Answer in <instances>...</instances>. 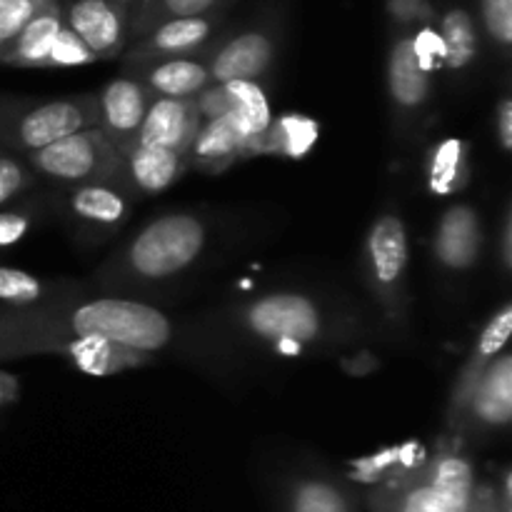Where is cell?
Returning a JSON list of instances; mask_svg holds the SVG:
<instances>
[{
  "mask_svg": "<svg viewBox=\"0 0 512 512\" xmlns=\"http://www.w3.org/2000/svg\"><path fill=\"white\" fill-rule=\"evenodd\" d=\"M200 125H203V118H200L195 98H158L155 95L135 143L158 145V148L175 150L188 158Z\"/></svg>",
  "mask_w": 512,
  "mask_h": 512,
  "instance_id": "7c38bea8",
  "label": "cell"
},
{
  "mask_svg": "<svg viewBox=\"0 0 512 512\" xmlns=\"http://www.w3.org/2000/svg\"><path fill=\"white\" fill-rule=\"evenodd\" d=\"M220 3L223 0H145L143 8L135 13L133 23H130V35L140 38L168 20L210 15L220 8Z\"/></svg>",
  "mask_w": 512,
  "mask_h": 512,
  "instance_id": "83f0119b",
  "label": "cell"
},
{
  "mask_svg": "<svg viewBox=\"0 0 512 512\" xmlns=\"http://www.w3.org/2000/svg\"><path fill=\"white\" fill-rule=\"evenodd\" d=\"M23 158L35 175L68 188L85 183L120 185L123 155L100 128L80 130Z\"/></svg>",
  "mask_w": 512,
  "mask_h": 512,
  "instance_id": "277c9868",
  "label": "cell"
},
{
  "mask_svg": "<svg viewBox=\"0 0 512 512\" xmlns=\"http://www.w3.org/2000/svg\"><path fill=\"white\" fill-rule=\"evenodd\" d=\"M440 43H443V68L463 70L475 63L480 50V33L473 13L463 5H450L440 15Z\"/></svg>",
  "mask_w": 512,
  "mask_h": 512,
  "instance_id": "d4e9b609",
  "label": "cell"
},
{
  "mask_svg": "<svg viewBox=\"0 0 512 512\" xmlns=\"http://www.w3.org/2000/svg\"><path fill=\"white\" fill-rule=\"evenodd\" d=\"M208 243L205 223L193 213H168L145 225L120 253L128 280H168L185 273Z\"/></svg>",
  "mask_w": 512,
  "mask_h": 512,
  "instance_id": "7a4b0ae2",
  "label": "cell"
},
{
  "mask_svg": "<svg viewBox=\"0 0 512 512\" xmlns=\"http://www.w3.org/2000/svg\"><path fill=\"white\" fill-rule=\"evenodd\" d=\"M153 98L155 95L140 80L130 78V75H120V78L110 80L95 95V103H98V128L108 135V140L120 150V155L138 138V130L143 125L145 113H148Z\"/></svg>",
  "mask_w": 512,
  "mask_h": 512,
  "instance_id": "9c48e42d",
  "label": "cell"
},
{
  "mask_svg": "<svg viewBox=\"0 0 512 512\" xmlns=\"http://www.w3.org/2000/svg\"><path fill=\"white\" fill-rule=\"evenodd\" d=\"M88 63H95V55L63 25L58 38H55L53 48H50L48 58H45L43 68H73V65Z\"/></svg>",
  "mask_w": 512,
  "mask_h": 512,
  "instance_id": "e575fe53",
  "label": "cell"
},
{
  "mask_svg": "<svg viewBox=\"0 0 512 512\" xmlns=\"http://www.w3.org/2000/svg\"><path fill=\"white\" fill-rule=\"evenodd\" d=\"M288 512H353L350 500L335 483L323 478L295 480L288 493Z\"/></svg>",
  "mask_w": 512,
  "mask_h": 512,
  "instance_id": "f1b7e54d",
  "label": "cell"
},
{
  "mask_svg": "<svg viewBox=\"0 0 512 512\" xmlns=\"http://www.w3.org/2000/svg\"><path fill=\"white\" fill-rule=\"evenodd\" d=\"M408 228L400 215H380L365 238V275L390 323H403L408 310Z\"/></svg>",
  "mask_w": 512,
  "mask_h": 512,
  "instance_id": "5b68a950",
  "label": "cell"
},
{
  "mask_svg": "<svg viewBox=\"0 0 512 512\" xmlns=\"http://www.w3.org/2000/svg\"><path fill=\"white\" fill-rule=\"evenodd\" d=\"M130 78L140 80L158 98H198L210 83L208 68L195 58H168L128 63Z\"/></svg>",
  "mask_w": 512,
  "mask_h": 512,
  "instance_id": "ac0fdd59",
  "label": "cell"
},
{
  "mask_svg": "<svg viewBox=\"0 0 512 512\" xmlns=\"http://www.w3.org/2000/svg\"><path fill=\"white\" fill-rule=\"evenodd\" d=\"M243 158H253L250 140L245 138L233 115L225 113L220 118L203 120L193 145H190L188 168L193 165L200 173L218 175Z\"/></svg>",
  "mask_w": 512,
  "mask_h": 512,
  "instance_id": "2e32d148",
  "label": "cell"
},
{
  "mask_svg": "<svg viewBox=\"0 0 512 512\" xmlns=\"http://www.w3.org/2000/svg\"><path fill=\"white\" fill-rule=\"evenodd\" d=\"M88 128H98L95 95H75L48 103L0 100V145L15 155H28Z\"/></svg>",
  "mask_w": 512,
  "mask_h": 512,
  "instance_id": "3957f363",
  "label": "cell"
},
{
  "mask_svg": "<svg viewBox=\"0 0 512 512\" xmlns=\"http://www.w3.org/2000/svg\"><path fill=\"white\" fill-rule=\"evenodd\" d=\"M188 170V158L158 145H130L123 153L120 188L133 195H155L178 183Z\"/></svg>",
  "mask_w": 512,
  "mask_h": 512,
  "instance_id": "5bb4252c",
  "label": "cell"
},
{
  "mask_svg": "<svg viewBox=\"0 0 512 512\" xmlns=\"http://www.w3.org/2000/svg\"><path fill=\"white\" fill-rule=\"evenodd\" d=\"M512 418V355L500 353L483 378L475 385L470 395L468 413H465V430H478V433H490L500 430L510 423Z\"/></svg>",
  "mask_w": 512,
  "mask_h": 512,
  "instance_id": "4fadbf2b",
  "label": "cell"
},
{
  "mask_svg": "<svg viewBox=\"0 0 512 512\" xmlns=\"http://www.w3.org/2000/svg\"><path fill=\"white\" fill-rule=\"evenodd\" d=\"M512 333V308L508 303L500 305L493 313V318L488 320V325L480 333L478 343H475L473 353L465 360V365L460 368L458 380L453 385V395H450V410H448V425L455 433H463L465 413H468L470 395H473L475 385L483 378V373L488 370V365L503 353V348L508 345Z\"/></svg>",
  "mask_w": 512,
  "mask_h": 512,
  "instance_id": "30bf717a",
  "label": "cell"
},
{
  "mask_svg": "<svg viewBox=\"0 0 512 512\" xmlns=\"http://www.w3.org/2000/svg\"><path fill=\"white\" fill-rule=\"evenodd\" d=\"M480 18L488 38L508 53L512 45V0H480Z\"/></svg>",
  "mask_w": 512,
  "mask_h": 512,
  "instance_id": "1f68e13d",
  "label": "cell"
},
{
  "mask_svg": "<svg viewBox=\"0 0 512 512\" xmlns=\"http://www.w3.org/2000/svg\"><path fill=\"white\" fill-rule=\"evenodd\" d=\"M318 138V125L305 115H280L273 118L258 155H280V158H303Z\"/></svg>",
  "mask_w": 512,
  "mask_h": 512,
  "instance_id": "4316f807",
  "label": "cell"
},
{
  "mask_svg": "<svg viewBox=\"0 0 512 512\" xmlns=\"http://www.w3.org/2000/svg\"><path fill=\"white\" fill-rule=\"evenodd\" d=\"M63 28V5L60 0H48L23 30L10 40L8 48L0 53V65L13 68H43L55 38Z\"/></svg>",
  "mask_w": 512,
  "mask_h": 512,
  "instance_id": "ffe728a7",
  "label": "cell"
},
{
  "mask_svg": "<svg viewBox=\"0 0 512 512\" xmlns=\"http://www.w3.org/2000/svg\"><path fill=\"white\" fill-rule=\"evenodd\" d=\"M375 512H468L430 485L423 468L408 475H393L370 498Z\"/></svg>",
  "mask_w": 512,
  "mask_h": 512,
  "instance_id": "d6986e66",
  "label": "cell"
},
{
  "mask_svg": "<svg viewBox=\"0 0 512 512\" xmlns=\"http://www.w3.org/2000/svg\"><path fill=\"white\" fill-rule=\"evenodd\" d=\"M218 28V15H198V18L168 20L150 33L140 35L138 43L128 50V63L168 58H193L210 43Z\"/></svg>",
  "mask_w": 512,
  "mask_h": 512,
  "instance_id": "8fae6325",
  "label": "cell"
},
{
  "mask_svg": "<svg viewBox=\"0 0 512 512\" xmlns=\"http://www.w3.org/2000/svg\"><path fill=\"white\" fill-rule=\"evenodd\" d=\"M48 0H0V53Z\"/></svg>",
  "mask_w": 512,
  "mask_h": 512,
  "instance_id": "d6a6232c",
  "label": "cell"
},
{
  "mask_svg": "<svg viewBox=\"0 0 512 512\" xmlns=\"http://www.w3.org/2000/svg\"><path fill=\"white\" fill-rule=\"evenodd\" d=\"M512 263V215L510 208L505 210V220H503V265L505 270H510Z\"/></svg>",
  "mask_w": 512,
  "mask_h": 512,
  "instance_id": "ab89813d",
  "label": "cell"
},
{
  "mask_svg": "<svg viewBox=\"0 0 512 512\" xmlns=\"http://www.w3.org/2000/svg\"><path fill=\"white\" fill-rule=\"evenodd\" d=\"M68 208L80 223L110 230L125 223L130 200L128 193L115 183H85L70 188Z\"/></svg>",
  "mask_w": 512,
  "mask_h": 512,
  "instance_id": "44dd1931",
  "label": "cell"
},
{
  "mask_svg": "<svg viewBox=\"0 0 512 512\" xmlns=\"http://www.w3.org/2000/svg\"><path fill=\"white\" fill-rule=\"evenodd\" d=\"M83 338H105L153 355L173 340V323L153 305L123 298L85 303L53 298L33 308L0 310V360L30 355L70 358Z\"/></svg>",
  "mask_w": 512,
  "mask_h": 512,
  "instance_id": "6da1fadb",
  "label": "cell"
},
{
  "mask_svg": "<svg viewBox=\"0 0 512 512\" xmlns=\"http://www.w3.org/2000/svg\"><path fill=\"white\" fill-rule=\"evenodd\" d=\"M63 25L95 60L118 58L130 38V18L115 0H70L63 8Z\"/></svg>",
  "mask_w": 512,
  "mask_h": 512,
  "instance_id": "52a82bcc",
  "label": "cell"
},
{
  "mask_svg": "<svg viewBox=\"0 0 512 512\" xmlns=\"http://www.w3.org/2000/svg\"><path fill=\"white\" fill-rule=\"evenodd\" d=\"M20 398V383L15 375L0 370V408H8V405L18 403Z\"/></svg>",
  "mask_w": 512,
  "mask_h": 512,
  "instance_id": "f35d334b",
  "label": "cell"
},
{
  "mask_svg": "<svg viewBox=\"0 0 512 512\" xmlns=\"http://www.w3.org/2000/svg\"><path fill=\"white\" fill-rule=\"evenodd\" d=\"M433 253L453 273L470 270L483 253V223L470 205H453L443 213L433 238Z\"/></svg>",
  "mask_w": 512,
  "mask_h": 512,
  "instance_id": "9a60e30c",
  "label": "cell"
},
{
  "mask_svg": "<svg viewBox=\"0 0 512 512\" xmlns=\"http://www.w3.org/2000/svg\"><path fill=\"white\" fill-rule=\"evenodd\" d=\"M38 175L30 170L23 155H15L10 150L0 148V208L13 198L23 195L35 185Z\"/></svg>",
  "mask_w": 512,
  "mask_h": 512,
  "instance_id": "4dcf8cb0",
  "label": "cell"
},
{
  "mask_svg": "<svg viewBox=\"0 0 512 512\" xmlns=\"http://www.w3.org/2000/svg\"><path fill=\"white\" fill-rule=\"evenodd\" d=\"M398 455L400 448H388L368 455V458L355 460V463H350V478L358 480V483H385L398 473Z\"/></svg>",
  "mask_w": 512,
  "mask_h": 512,
  "instance_id": "836d02e7",
  "label": "cell"
},
{
  "mask_svg": "<svg viewBox=\"0 0 512 512\" xmlns=\"http://www.w3.org/2000/svg\"><path fill=\"white\" fill-rule=\"evenodd\" d=\"M223 93L225 100H228V113L240 125L245 138L250 140V150H253L255 158L260 153V143H263L270 123H273L268 98H265L263 88L258 83H248V80L223 83Z\"/></svg>",
  "mask_w": 512,
  "mask_h": 512,
  "instance_id": "603a6c76",
  "label": "cell"
},
{
  "mask_svg": "<svg viewBox=\"0 0 512 512\" xmlns=\"http://www.w3.org/2000/svg\"><path fill=\"white\" fill-rule=\"evenodd\" d=\"M498 138L505 153L512 150V100L503 98L498 103Z\"/></svg>",
  "mask_w": 512,
  "mask_h": 512,
  "instance_id": "74e56055",
  "label": "cell"
},
{
  "mask_svg": "<svg viewBox=\"0 0 512 512\" xmlns=\"http://www.w3.org/2000/svg\"><path fill=\"white\" fill-rule=\"evenodd\" d=\"M275 50L278 45L270 30L250 28L215 45V50H210L208 60L203 63L213 85L235 83V80L258 83L273 68Z\"/></svg>",
  "mask_w": 512,
  "mask_h": 512,
  "instance_id": "ba28073f",
  "label": "cell"
},
{
  "mask_svg": "<svg viewBox=\"0 0 512 512\" xmlns=\"http://www.w3.org/2000/svg\"><path fill=\"white\" fill-rule=\"evenodd\" d=\"M115 3L120 5V8L125 10V13H128V18H130V23H133V18H135V13H138L140 8H143V3L145 0H115Z\"/></svg>",
  "mask_w": 512,
  "mask_h": 512,
  "instance_id": "60d3db41",
  "label": "cell"
},
{
  "mask_svg": "<svg viewBox=\"0 0 512 512\" xmlns=\"http://www.w3.org/2000/svg\"><path fill=\"white\" fill-rule=\"evenodd\" d=\"M390 20L400 28H410V25H428L433 23L435 13L430 8L428 0H388Z\"/></svg>",
  "mask_w": 512,
  "mask_h": 512,
  "instance_id": "d590c367",
  "label": "cell"
},
{
  "mask_svg": "<svg viewBox=\"0 0 512 512\" xmlns=\"http://www.w3.org/2000/svg\"><path fill=\"white\" fill-rule=\"evenodd\" d=\"M433 75L420 65L413 35L403 33L390 45L388 55V90L390 100L400 115H415L430 100Z\"/></svg>",
  "mask_w": 512,
  "mask_h": 512,
  "instance_id": "e0dca14e",
  "label": "cell"
},
{
  "mask_svg": "<svg viewBox=\"0 0 512 512\" xmlns=\"http://www.w3.org/2000/svg\"><path fill=\"white\" fill-rule=\"evenodd\" d=\"M48 288L43 280L18 268H0V303L8 308H33L48 303Z\"/></svg>",
  "mask_w": 512,
  "mask_h": 512,
  "instance_id": "f546056e",
  "label": "cell"
},
{
  "mask_svg": "<svg viewBox=\"0 0 512 512\" xmlns=\"http://www.w3.org/2000/svg\"><path fill=\"white\" fill-rule=\"evenodd\" d=\"M33 225V213L25 208L0 210V248L20 243Z\"/></svg>",
  "mask_w": 512,
  "mask_h": 512,
  "instance_id": "8d00e7d4",
  "label": "cell"
},
{
  "mask_svg": "<svg viewBox=\"0 0 512 512\" xmlns=\"http://www.w3.org/2000/svg\"><path fill=\"white\" fill-rule=\"evenodd\" d=\"M423 473L430 480V485L435 490H440L445 498L458 503L460 508L470 510L475 488H478V483H475V468L455 445H440L438 453L425 460Z\"/></svg>",
  "mask_w": 512,
  "mask_h": 512,
  "instance_id": "7402d4cb",
  "label": "cell"
},
{
  "mask_svg": "<svg viewBox=\"0 0 512 512\" xmlns=\"http://www.w3.org/2000/svg\"><path fill=\"white\" fill-rule=\"evenodd\" d=\"M238 323L263 343L298 350L323 333V313L300 293H270L238 310Z\"/></svg>",
  "mask_w": 512,
  "mask_h": 512,
  "instance_id": "8992f818",
  "label": "cell"
},
{
  "mask_svg": "<svg viewBox=\"0 0 512 512\" xmlns=\"http://www.w3.org/2000/svg\"><path fill=\"white\" fill-rule=\"evenodd\" d=\"M68 360L83 373L95 375V378H108V375H118L153 363V355L110 343L105 338H83L75 345Z\"/></svg>",
  "mask_w": 512,
  "mask_h": 512,
  "instance_id": "cb8c5ba5",
  "label": "cell"
},
{
  "mask_svg": "<svg viewBox=\"0 0 512 512\" xmlns=\"http://www.w3.org/2000/svg\"><path fill=\"white\" fill-rule=\"evenodd\" d=\"M470 183L468 145L458 138L443 140L430 150L428 185L438 195H453Z\"/></svg>",
  "mask_w": 512,
  "mask_h": 512,
  "instance_id": "484cf974",
  "label": "cell"
}]
</instances>
